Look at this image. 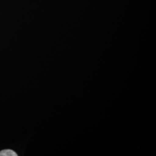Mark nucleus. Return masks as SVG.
<instances>
[{"instance_id":"obj_1","label":"nucleus","mask_w":156,"mask_h":156,"mask_svg":"<svg viewBox=\"0 0 156 156\" xmlns=\"http://www.w3.org/2000/svg\"><path fill=\"white\" fill-rule=\"evenodd\" d=\"M15 151L11 149H5L0 151V156H17Z\"/></svg>"}]
</instances>
